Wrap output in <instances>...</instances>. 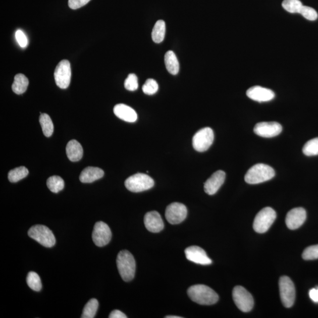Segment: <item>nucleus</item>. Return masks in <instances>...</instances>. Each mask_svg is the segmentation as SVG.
<instances>
[{
    "mask_svg": "<svg viewBox=\"0 0 318 318\" xmlns=\"http://www.w3.org/2000/svg\"><path fill=\"white\" fill-rule=\"evenodd\" d=\"M187 294L193 302L202 305H214L219 300L217 292L204 285L190 286L187 290Z\"/></svg>",
    "mask_w": 318,
    "mask_h": 318,
    "instance_id": "obj_1",
    "label": "nucleus"
},
{
    "mask_svg": "<svg viewBox=\"0 0 318 318\" xmlns=\"http://www.w3.org/2000/svg\"><path fill=\"white\" fill-rule=\"evenodd\" d=\"M116 262L123 280L125 282L132 281L136 272V261L132 253L127 250L120 251L117 257Z\"/></svg>",
    "mask_w": 318,
    "mask_h": 318,
    "instance_id": "obj_2",
    "label": "nucleus"
},
{
    "mask_svg": "<svg viewBox=\"0 0 318 318\" xmlns=\"http://www.w3.org/2000/svg\"><path fill=\"white\" fill-rule=\"evenodd\" d=\"M275 175L274 169L271 166L263 164H258L250 168L245 176V180L250 185H256L268 181Z\"/></svg>",
    "mask_w": 318,
    "mask_h": 318,
    "instance_id": "obj_3",
    "label": "nucleus"
},
{
    "mask_svg": "<svg viewBox=\"0 0 318 318\" xmlns=\"http://www.w3.org/2000/svg\"><path fill=\"white\" fill-rule=\"evenodd\" d=\"M125 186L132 192H141L150 189L154 185L153 179L144 173H137L126 180Z\"/></svg>",
    "mask_w": 318,
    "mask_h": 318,
    "instance_id": "obj_4",
    "label": "nucleus"
},
{
    "mask_svg": "<svg viewBox=\"0 0 318 318\" xmlns=\"http://www.w3.org/2000/svg\"><path fill=\"white\" fill-rule=\"evenodd\" d=\"M28 235L46 247L55 245V236L47 226L40 225L32 226L28 232Z\"/></svg>",
    "mask_w": 318,
    "mask_h": 318,
    "instance_id": "obj_5",
    "label": "nucleus"
},
{
    "mask_svg": "<svg viewBox=\"0 0 318 318\" xmlns=\"http://www.w3.org/2000/svg\"><path fill=\"white\" fill-rule=\"evenodd\" d=\"M276 218H277V213L273 208L270 207H264L257 214L254 218L253 229L257 233H265L274 224Z\"/></svg>",
    "mask_w": 318,
    "mask_h": 318,
    "instance_id": "obj_6",
    "label": "nucleus"
},
{
    "mask_svg": "<svg viewBox=\"0 0 318 318\" xmlns=\"http://www.w3.org/2000/svg\"><path fill=\"white\" fill-rule=\"evenodd\" d=\"M279 286L283 305L288 308L292 307L295 302L296 291L291 279L286 276L281 277L279 279Z\"/></svg>",
    "mask_w": 318,
    "mask_h": 318,
    "instance_id": "obj_7",
    "label": "nucleus"
},
{
    "mask_svg": "<svg viewBox=\"0 0 318 318\" xmlns=\"http://www.w3.org/2000/svg\"><path fill=\"white\" fill-rule=\"evenodd\" d=\"M233 299L237 307L244 312H248L253 309V296L242 286H237L233 290Z\"/></svg>",
    "mask_w": 318,
    "mask_h": 318,
    "instance_id": "obj_8",
    "label": "nucleus"
},
{
    "mask_svg": "<svg viewBox=\"0 0 318 318\" xmlns=\"http://www.w3.org/2000/svg\"><path fill=\"white\" fill-rule=\"evenodd\" d=\"M214 140V133L210 127H204L194 134L193 137L194 149L199 152L206 151L211 146Z\"/></svg>",
    "mask_w": 318,
    "mask_h": 318,
    "instance_id": "obj_9",
    "label": "nucleus"
},
{
    "mask_svg": "<svg viewBox=\"0 0 318 318\" xmlns=\"http://www.w3.org/2000/svg\"><path fill=\"white\" fill-rule=\"evenodd\" d=\"M55 79L57 86L62 89L69 86L72 76L70 63L67 60H63L57 66L55 74Z\"/></svg>",
    "mask_w": 318,
    "mask_h": 318,
    "instance_id": "obj_10",
    "label": "nucleus"
},
{
    "mask_svg": "<svg viewBox=\"0 0 318 318\" xmlns=\"http://www.w3.org/2000/svg\"><path fill=\"white\" fill-rule=\"evenodd\" d=\"M92 239L95 245L98 247L107 245L112 239V232L109 226L103 222L95 223Z\"/></svg>",
    "mask_w": 318,
    "mask_h": 318,
    "instance_id": "obj_11",
    "label": "nucleus"
},
{
    "mask_svg": "<svg viewBox=\"0 0 318 318\" xmlns=\"http://www.w3.org/2000/svg\"><path fill=\"white\" fill-rule=\"evenodd\" d=\"M187 215V210L185 205L178 202L169 204L165 212L166 220L172 225L179 224L185 221Z\"/></svg>",
    "mask_w": 318,
    "mask_h": 318,
    "instance_id": "obj_12",
    "label": "nucleus"
},
{
    "mask_svg": "<svg viewBox=\"0 0 318 318\" xmlns=\"http://www.w3.org/2000/svg\"><path fill=\"white\" fill-rule=\"evenodd\" d=\"M253 130L257 136L271 138L279 135L282 132V127L278 122H260L256 124Z\"/></svg>",
    "mask_w": 318,
    "mask_h": 318,
    "instance_id": "obj_13",
    "label": "nucleus"
},
{
    "mask_svg": "<svg viewBox=\"0 0 318 318\" xmlns=\"http://www.w3.org/2000/svg\"><path fill=\"white\" fill-rule=\"evenodd\" d=\"M306 211L302 207H296L290 210L286 217V225L291 230L300 227L305 222Z\"/></svg>",
    "mask_w": 318,
    "mask_h": 318,
    "instance_id": "obj_14",
    "label": "nucleus"
},
{
    "mask_svg": "<svg viewBox=\"0 0 318 318\" xmlns=\"http://www.w3.org/2000/svg\"><path fill=\"white\" fill-rule=\"evenodd\" d=\"M187 260L193 263L202 265L210 264L211 260L207 255V253L201 247L192 246L187 247L185 250Z\"/></svg>",
    "mask_w": 318,
    "mask_h": 318,
    "instance_id": "obj_15",
    "label": "nucleus"
},
{
    "mask_svg": "<svg viewBox=\"0 0 318 318\" xmlns=\"http://www.w3.org/2000/svg\"><path fill=\"white\" fill-rule=\"evenodd\" d=\"M247 96L252 100L258 102L270 101L275 97L274 92L269 88L253 86L246 91Z\"/></svg>",
    "mask_w": 318,
    "mask_h": 318,
    "instance_id": "obj_16",
    "label": "nucleus"
},
{
    "mask_svg": "<svg viewBox=\"0 0 318 318\" xmlns=\"http://www.w3.org/2000/svg\"><path fill=\"white\" fill-rule=\"evenodd\" d=\"M226 178V174L224 171H218L214 173L210 178L204 183V192L209 195H214L217 193L220 187L224 184Z\"/></svg>",
    "mask_w": 318,
    "mask_h": 318,
    "instance_id": "obj_17",
    "label": "nucleus"
},
{
    "mask_svg": "<svg viewBox=\"0 0 318 318\" xmlns=\"http://www.w3.org/2000/svg\"><path fill=\"white\" fill-rule=\"evenodd\" d=\"M144 224L148 231L151 232H160L164 228V221L156 211H149L145 215Z\"/></svg>",
    "mask_w": 318,
    "mask_h": 318,
    "instance_id": "obj_18",
    "label": "nucleus"
},
{
    "mask_svg": "<svg viewBox=\"0 0 318 318\" xmlns=\"http://www.w3.org/2000/svg\"><path fill=\"white\" fill-rule=\"evenodd\" d=\"M115 115L124 121L130 123L135 122L137 119V113L132 108L124 104H119L113 109Z\"/></svg>",
    "mask_w": 318,
    "mask_h": 318,
    "instance_id": "obj_19",
    "label": "nucleus"
},
{
    "mask_svg": "<svg viewBox=\"0 0 318 318\" xmlns=\"http://www.w3.org/2000/svg\"><path fill=\"white\" fill-rule=\"evenodd\" d=\"M104 171L102 169L95 167H87L81 172L80 180L84 183H90L102 178Z\"/></svg>",
    "mask_w": 318,
    "mask_h": 318,
    "instance_id": "obj_20",
    "label": "nucleus"
},
{
    "mask_svg": "<svg viewBox=\"0 0 318 318\" xmlns=\"http://www.w3.org/2000/svg\"><path fill=\"white\" fill-rule=\"evenodd\" d=\"M66 153L67 157L69 158L70 161H79L83 157V147L77 140H70L67 144Z\"/></svg>",
    "mask_w": 318,
    "mask_h": 318,
    "instance_id": "obj_21",
    "label": "nucleus"
},
{
    "mask_svg": "<svg viewBox=\"0 0 318 318\" xmlns=\"http://www.w3.org/2000/svg\"><path fill=\"white\" fill-rule=\"evenodd\" d=\"M165 63L166 69L169 73L176 75L179 72V63L175 52L168 51L165 56Z\"/></svg>",
    "mask_w": 318,
    "mask_h": 318,
    "instance_id": "obj_22",
    "label": "nucleus"
},
{
    "mask_svg": "<svg viewBox=\"0 0 318 318\" xmlns=\"http://www.w3.org/2000/svg\"><path fill=\"white\" fill-rule=\"evenodd\" d=\"M28 86V80L23 74H18L14 77L12 89L17 94H21L27 90Z\"/></svg>",
    "mask_w": 318,
    "mask_h": 318,
    "instance_id": "obj_23",
    "label": "nucleus"
},
{
    "mask_svg": "<svg viewBox=\"0 0 318 318\" xmlns=\"http://www.w3.org/2000/svg\"><path fill=\"white\" fill-rule=\"evenodd\" d=\"M166 34V24L164 20L155 23L151 33L152 40L155 43H161L164 40Z\"/></svg>",
    "mask_w": 318,
    "mask_h": 318,
    "instance_id": "obj_24",
    "label": "nucleus"
},
{
    "mask_svg": "<svg viewBox=\"0 0 318 318\" xmlns=\"http://www.w3.org/2000/svg\"><path fill=\"white\" fill-rule=\"evenodd\" d=\"M39 121H40L44 136L47 137H50L54 132V125H53L50 117L45 113H42L40 116Z\"/></svg>",
    "mask_w": 318,
    "mask_h": 318,
    "instance_id": "obj_25",
    "label": "nucleus"
},
{
    "mask_svg": "<svg viewBox=\"0 0 318 318\" xmlns=\"http://www.w3.org/2000/svg\"><path fill=\"white\" fill-rule=\"evenodd\" d=\"M47 185L51 192L57 193L64 189L65 182L61 177L53 176L47 179Z\"/></svg>",
    "mask_w": 318,
    "mask_h": 318,
    "instance_id": "obj_26",
    "label": "nucleus"
},
{
    "mask_svg": "<svg viewBox=\"0 0 318 318\" xmlns=\"http://www.w3.org/2000/svg\"><path fill=\"white\" fill-rule=\"evenodd\" d=\"M98 307V302L96 299H91L85 305L81 318H93Z\"/></svg>",
    "mask_w": 318,
    "mask_h": 318,
    "instance_id": "obj_27",
    "label": "nucleus"
},
{
    "mask_svg": "<svg viewBox=\"0 0 318 318\" xmlns=\"http://www.w3.org/2000/svg\"><path fill=\"white\" fill-rule=\"evenodd\" d=\"M28 175V169L24 166H21L10 171L9 173L8 178L10 182L16 183L26 178Z\"/></svg>",
    "mask_w": 318,
    "mask_h": 318,
    "instance_id": "obj_28",
    "label": "nucleus"
},
{
    "mask_svg": "<svg viewBox=\"0 0 318 318\" xmlns=\"http://www.w3.org/2000/svg\"><path fill=\"white\" fill-rule=\"evenodd\" d=\"M27 283L29 287L34 291L39 292L42 288L40 277L34 272H30L27 277Z\"/></svg>",
    "mask_w": 318,
    "mask_h": 318,
    "instance_id": "obj_29",
    "label": "nucleus"
},
{
    "mask_svg": "<svg viewBox=\"0 0 318 318\" xmlns=\"http://www.w3.org/2000/svg\"><path fill=\"white\" fill-rule=\"evenodd\" d=\"M303 153L307 156L318 155V137L311 139L304 145Z\"/></svg>",
    "mask_w": 318,
    "mask_h": 318,
    "instance_id": "obj_30",
    "label": "nucleus"
},
{
    "mask_svg": "<svg viewBox=\"0 0 318 318\" xmlns=\"http://www.w3.org/2000/svg\"><path fill=\"white\" fill-rule=\"evenodd\" d=\"M282 6L289 13H299L303 5L300 0H284Z\"/></svg>",
    "mask_w": 318,
    "mask_h": 318,
    "instance_id": "obj_31",
    "label": "nucleus"
},
{
    "mask_svg": "<svg viewBox=\"0 0 318 318\" xmlns=\"http://www.w3.org/2000/svg\"><path fill=\"white\" fill-rule=\"evenodd\" d=\"M144 94L153 95L158 90V85L157 81L154 79H148L146 81L142 87Z\"/></svg>",
    "mask_w": 318,
    "mask_h": 318,
    "instance_id": "obj_32",
    "label": "nucleus"
},
{
    "mask_svg": "<svg viewBox=\"0 0 318 318\" xmlns=\"http://www.w3.org/2000/svg\"><path fill=\"white\" fill-rule=\"evenodd\" d=\"M302 257L306 260L318 259V245L307 247L303 251Z\"/></svg>",
    "mask_w": 318,
    "mask_h": 318,
    "instance_id": "obj_33",
    "label": "nucleus"
},
{
    "mask_svg": "<svg viewBox=\"0 0 318 318\" xmlns=\"http://www.w3.org/2000/svg\"><path fill=\"white\" fill-rule=\"evenodd\" d=\"M125 87L126 89L131 91H135L137 89L138 87H139V84H138V79L136 74H129L125 81Z\"/></svg>",
    "mask_w": 318,
    "mask_h": 318,
    "instance_id": "obj_34",
    "label": "nucleus"
},
{
    "mask_svg": "<svg viewBox=\"0 0 318 318\" xmlns=\"http://www.w3.org/2000/svg\"><path fill=\"white\" fill-rule=\"evenodd\" d=\"M299 14L310 21L316 20L318 17L316 10L308 6H303Z\"/></svg>",
    "mask_w": 318,
    "mask_h": 318,
    "instance_id": "obj_35",
    "label": "nucleus"
},
{
    "mask_svg": "<svg viewBox=\"0 0 318 318\" xmlns=\"http://www.w3.org/2000/svg\"><path fill=\"white\" fill-rule=\"evenodd\" d=\"M16 38L20 47L22 48L27 47L28 44L27 38L22 31L19 30L16 31Z\"/></svg>",
    "mask_w": 318,
    "mask_h": 318,
    "instance_id": "obj_36",
    "label": "nucleus"
},
{
    "mask_svg": "<svg viewBox=\"0 0 318 318\" xmlns=\"http://www.w3.org/2000/svg\"><path fill=\"white\" fill-rule=\"evenodd\" d=\"M90 0H69V6L70 9L76 10L86 5Z\"/></svg>",
    "mask_w": 318,
    "mask_h": 318,
    "instance_id": "obj_37",
    "label": "nucleus"
},
{
    "mask_svg": "<svg viewBox=\"0 0 318 318\" xmlns=\"http://www.w3.org/2000/svg\"><path fill=\"white\" fill-rule=\"evenodd\" d=\"M109 318H127V316L121 311L119 310H113L111 314H109Z\"/></svg>",
    "mask_w": 318,
    "mask_h": 318,
    "instance_id": "obj_38",
    "label": "nucleus"
},
{
    "mask_svg": "<svg viewBox=\"0 0 318 318\" xmlns=\"http://www.w3.org/2000/svg\"><path fill=\"white\" fill-rule=\"evenodd\" d=\"M311 300L314 303H318V288H313L310 290L309 293Z\"/></svg>",
    "mask_w": 318,
    "mask_h": 318,
    "instance_id": "obj_39",
    "label": "nucleus"
},
{
    "mask_svg": "<svg viewBox=\"0 0 318 318\" xmlns=\"http://www.w3.org/2000/svg\"><path fill=\"white\" fill-rule=\"evenodd\" d=\"M166 318H182V317L178 316H167L165 317Z\"/></svg>",
    "mask_w": 318,
    "mask_h": 318,
    "instance_id": "obj_40",
    "label": "nucleus"
}]
</instances>
